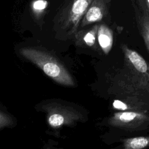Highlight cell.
<instances>
[{
  "mask_svg": "<svg viewBox=\"0 0 149 149\" xmlns=\"http://www.w3.org/2000/svg\"><path fill=\"white\" fill-rule=\"evenodd\" d=\"M109 91L117 98H133L149 102V85L124 66L110 77Z\"/></svg>",
  "mask_w": 149,
  "mask_h": 149,
  "instance_id": "cell-1",
  "label": "cell"
},
{
  "mask_svg": "<svg viewBox=\"0 0 149 149\" xmlns=\"http://www.w3.org/2000/svg\"><path fill=\"white\" fill-rule=\"evenodd\" d=\"M19 52L56 83L66 86H74L73 79L68 70L58 59L48 52L33 48H21Z\"/></svg>",
  "mask_w": 149,
  "mask_h": 149,
  "instance_id": "cell-2",
  "label": "cell"
},
{
  "mask_svg": "<svg viewBox=\"0 0 149 149\" xmlns=\"http://www.w3.org/2000/svg\"><path fill=\"white\" fill-rule=\"evenodd\" d=\"M107 124L111 127L129 131L146 129L149 127V112L118 111L108 118Z\"/></svg>",
  "mask_w": 149,
  "mask_h": 149,
  "instance_id": "cell-3",
  "label": "cell"
},
{
  "mask_svg": "<svg viewBox=\"0 0 149 149\" xmlns=\"http://www.w3.org/2000/svg\"><path fill=\"white\" fill-rule=\"evenodd\" d=\"M44 108L47 113V122L54 128L63 125H72L83 118L82 115L74 109L59 104H49Z\"/></svg>",
  "mask_w": 149,
  "mask_h": 149,
  "instance_id": "cell-4",
  "label": "cell"
},
{
  "mask_svg": "<svg viewBox=\"0 0 149 149\" xmlns=\"http://www.w3.org/2000/svg\"><path fill=\"white\" fill-rule=\"evenodd\" d=\"M120 48L123 54V66L149 85V63L140 54L126 44H121Z\"/></svg>",
  "mask_w": 149,
  "mask_h": 149,
  "instance_id": "cell-5",
  "label": "cell"
},
{
  "mask_svg": "<svg viewBox=\"0 0 149 149\" xmlns=\"http://www.w3.org/2000/svg\"><path fill=\"white\" fill-rule=\"evenodd\" d=\"M92 0H74L65 22V28L69 34L77 30L81 19L87 10Z\"/></svg>",
  "mask_w": 149,
  "mask_h": 149,
  "instance_id": "cell-6",
  "label": "cell"
},
{
  "mask_svg": "<svg viewBox=\"0 0 149 149\" xmlns=\"http://www.w3.org/2000/svg\"><path fill=\"white\" fill-rule=\"evenodd\" d=\"M108 0H92L81 20V27L102 20L108 14Z\"/></svg>",
  "mask_w": 149,
  "mask_h": 149,
  "instance_id": "cell-7",
  "label": "cell"
},
{
  "mask_svg": "<svg viewBox=\"0 0 149 149\" xmlns=\"http://www.w3.org/2000/svg\"><path fill=\"white\" fill-rule=\"evenodd\" d=\"M112 102V108L118 111H139L149 112V102L143 100L129 98L123 97L117 98Z\"/></svg>",
  "mask_w": 149,
  "mask_h": 149,
  "instance_id": "cell-8",
  "label": "cell"
},
{
  "mask_svg": "<svg viewBox=\"0 0 149 149\" xmlns=\"http://www.w3.org/2000/svg\"><path fill=\"white\" fill-rule=\"evenodd\" d=\"M97 41L101 49L105 55L111 51L113 42L112 30L106 24H98L97 31Z\"/></svg>",
  "mask_w": 149,
  "mask_h": 149,
  "instance_id": "cell-9",
  "label": "cell"
},
{
  "mask_svg": "<svg viewBox=\"0 0 149 149\" xmlns=\"http://www.w3.org/2000/svg\"><path fill=\"white\" fill-rule=\"evenodd\" d=\"M98 24H95L87 31H80L76 36L79 45L95 49L97 48Z\"/></svg>",
  "mask_w": 149,
  "mask_h": 149,
  "instance_id": "cell-10",
  "label": "cell"
},
{
  "mask_svg": "<svg viewBox=\"0 0 149 149\" xmlns=\"http://www.w3.org/2000/svg\"><path fill=\"white\" fill-rule=\"evenodd\" d=\"M134 9L137 27L149 52V17L136 7Z\"/></svg>",
  "mask_w": 149,
  "mask_h": 149,
  "instance_id": "cell-11",
  "label": "cell"
},
{
  "mask_svg": "<svg viewBox=\"0 0 149 149\" xmlns=\"http://www.w3.org/2000/svg\"><path fill=\"white\" fill-rule=\"evenodd\" d=\"M124 149H141L149 147V136L126 138L122 140Z\"/></svg>",
  "mask_w": 149,
  "mask_h": 149,
  "instance_id": "cell-12",
  "label": "cell"
},
{
  "mask_svg": "<svg viewBox=\"0 0 149 149\" xmlns=\"http://www.w3.org/2000/svg\"><path fill=\"white\" fill-rule=\"evenodd\" d=\"M48 2L45 0H36L32 4V9L36 15H40L46 9Z\"/></svg>",
  "mask_w": 149,
  "mask_h": 149,
  "instance_id": "cell-13",
  "label": "cell"
},
{
  "mask_svg": "<svg viewBox=\"0 0 149 149\" xmlns=\"http://www.w3.org/2000/svg\"><path fill=\"white\" fill-rule=\"evenodd\" d=\"M12 121L10 116L0 111V129L11 125Z\"/></svg>",
  "mask_w": 149,
  "mask_h": 149,
  "instance_id": "cell-14",
  "label": "cell"
},
{
  "mask_svg": "<svg viewBox=\"0 0 149 149\" xmlns=\"http://www.w3.org/2000/svg\"><path fill=\"white\" fill-rule=\"evenodd\" d=\"M140 10L149 17V0H137Z\"/></svg>",
  "mask_w": 149,
  "mask_h": 149,
  "instance_id": "cell-15",
  "label": "cell"
}]
</instances>
